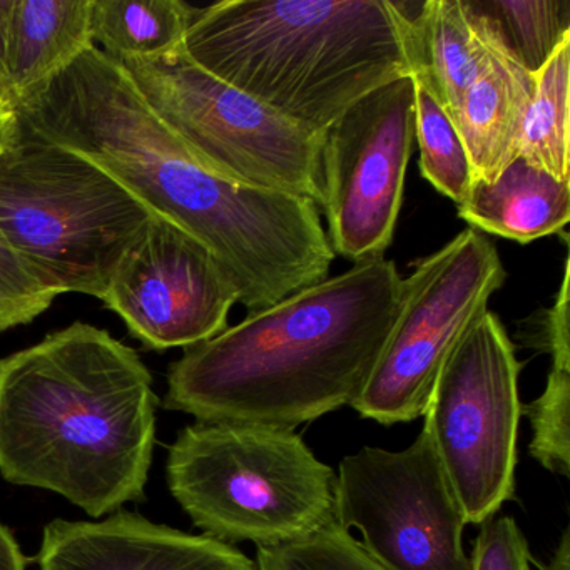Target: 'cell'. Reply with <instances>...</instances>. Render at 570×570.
Masks as SVG:
<instances>
[{
  "label": "cell",
  "mask_w": 570,
  "mask_h": 570,
  "mask_svg": "<svg viewBox=\"0 0 570 570\" xmlns=\"http://www.w3.org/2000/svg\"><path fill=\"white\" fill-rule=\"evenodd\" d=\"M18 111L22 131L88 159L198 238L249 313L328 278L335 253L315 203L209 171L96 46Z\"/></svg>",
  "instance_id": "cell-1"
},
{
  "label": "cell",
  "mask_w": 570,
  "mask_h": 570,
  "mask_svg": "<svg viewBox=\"0 0 570 570\" xmlns=\"http://www.w3.org/2000/svg\"><path fill=\"white\" fill-rule=\"evenodd\" d=\"M403 279L379 256L249 313L169 366L166 409L293 430L352 406L395 325Z\"/></svg>",
  "instance_id": "cell-2"
},
{
  "label": "cell",
  "mask_w": 570,
  "mask_h": 570,
  "mask_svg": "<svg viewBox=\"0 0 570 570\" xmlns=\"http://www.w3.org/2000/svg\"><path fill=\"white\" fill-rule=\"evenodd\" d=\"M158 396L141 356L76 322L0 358V473L99 519L145 499Z\"/></svg>",
  "instance_id": "cell-3"
},
{
  "label": "cell",
  "mask_w": 570,
  "mask_h": 570,
  "mask_svg": "<svg viewBox=\"0 0 570 570\" xmlns=\"http://www.w3.org/2000/svg\"><path fill=\"white\" fill-rule=\"evenodd\" d=\"M183 51L313 136L412 75L410 2L225 0L198 9Z\"/></svg>",
  "instance_id": "cell-4"
},
{
  "label": "cell",
  "mask_w": 570,
  "mask_h": 570,
  "mask_svg": "<svg viewBox=\"0 0 570 570\" xmlns=\"http://www.w3.org/2000/svg\"><path fill=\"white\" fill-rule=\"evenodd\" d=\"M168 485L205 535L273 547L335 520L336 473L293 430L196 422L169 446Z\"/></svg>",
  "instance_id": "cell-5"
},
{
  "label": "cell",
  "mask_w": 570,
  "mask_h": 570,
  "mask_svg": "<svg viewBox=\"0 0 570 570\" xmlns=\"http://www.w3.org/2000/svg\"><path fill=\"white\" fill-rule=\"evenodd\" d=\"M153 216L118 179L28 132L0 158V232L61 295L105 298Z\"/></svg>",
  "instance_id": "cell-6"
},
{
  "label": "cell",
  "mask_w": 570,
  "mask_h": 570,
  "mask_svg": "<svg viewBox=\"0 0 570 570\" xmlns=\"http://www.w3.org/2000/svg\"><path fill=\"white\" fill-rule=\"evenodd\" d=\"M121 66L156 118L209 171L323 205V136L209 75L183 48Z\"/></svg>",
  "instance_id": "cell-7"
},
{
  "label": "cell",
  "mask_w": 570,
  "mask_h": 570,
  "mask_svg": "<svg viewBox=\"0 0 570 570\" xmlns=\"http://www.w3.org/2000/svg\"><path fill=\"white\" fill-rule=\"evenodd\" d=\"M520 368L505 326L487 309L443 363L423 412L466 523L515 499Z\"/></svg>",
  "instance_id": "cell-8"
},
{
  "label": "cell",
  "mask_w": 570,
  "mask_h": 570,
  "mask_svg": "<svg viewBox=\"0 0 570 570\" xmlns=\"http://www.w3.org/2000/svg\"><path fill=\"white\" fill-rule=\"evenodd\" d=\"M505 278L495 245L473 228L416 263L403 279L402 308L353 409L382 425L423 416L443 363Z\"/></svg>",
  "instance_id": "cell-9"
},
{
  "label": "cell",
  "mask_w": 570,
  "mask_h": 570,
  "mask_svg": "<svg viewBox=\"0 0 570 570\" xmlns=\"http://www.w3.org/2000/svg\"><path fill=\"white\" fill-rule=\"evenodd\" d=\"M335 520L386 570H470L465 517L425 429L409 449L365 446L340 462Z\"/></svg>",
  "instance_id": "cell-10"
},
{
  "label": "cell",
  "mask_w": 570,
  "mask_h": 570,
  "mask_svg": "<svg viewBox=\"0 0 570 570\" xmlns=\"http://www.w3.org/2000/svg\"><path fill=\"white\" fill-rule=\"evenodd\" d=\"M412 76L346 109L322 141L323 209L335 255L360 263L393 242L415 138Z\"/></svg>",
  "instance_id": "cell-11"
},
{
  "label": "cell",
  "mask_w": 570,
  "mask_h": 570,
  "mask_svg": "<svg viewBox=\"0 0 570 570\" xmlns=\"http://www.w3.org/2000/svg\"><path fill=\"white\" fill-rule=\"evenodd\" d=\"M142 345L191 348L228 328L235 286L191 233L155 215L101 299Z\"/></svg>",
  "instance_id": "cell-12"
},
{
  "label": "cell",
  "mask_w": 570,
  "mask_h": 570,
  "mask_svg": "<svg viewBox=\"0 0 570 570\" xmlns=\"http://www.w3.org/2000/svg\"><path fill=\"white\" fill-rule=\"evenodd\" d=\"M36 562L39 570H256L229 543L159 525L129 510L102 522L52 520Z\"/></svg>",
  "instance_id": "cell-13"
},
{
  "label": "cell",
  "mask_w": 570,
  "mask_h": 570,
  "mask_svg": "<svg viewBox=\"0 0 570 570\" xmlns=\"http://www.w3.org/2000/svg\"><path fill=\"white\" fill-rule=\"evenodd\" d=\"M492 35L489 61L463 92L453 116L473 179L487 183L495 181L519 155L523 119L535 89L533 75L507 52L493 29Z\"/></svg>",
  "instance_id": "cell-14"
},
{
  "label": "cell",
  "mask_w": 570,
  "mask_h": 570,
  "mask_svg": "<svg viewBox=\"0 0 570 570\" xmlns=\"http://www.w3.org/2000/svg\"><path fill=\"white\" fill-rule=\"evenodd\" d=\"M492 29L470 0L410 2L412 75L452 118L492 51Z\"/></svg>",
  "instance_id": "cell-15"
},
{
  "label": "cell",
  "mask_w": 570,
  "mask_h": 570,
  "mask_svg": "<svg viewBox=\"0 0 570 570\" xmlns=\"http://www.w3.org/2000/svg\"><path fill=\"white\" fill-rule=\"evenodd\" d=\"M92 0H16L6 101L19 109L46 91L89 48Z\"/></svg>",
  "instance_id": "cell-16"
},
{
  "label": "cell",
  "mask_w": 570,
  "mask_h": 570,
  "mask_svg": "<svg viewBox=\"0 0 570 570\" xmlns=\"http://www.w3.org/2000/svg\"><path fill=\"white\" fill-rule=\"evenodd\" d=\"M459 216L476 232L535 242L562 232L570 218V179H556L517 156L495 181L473 179Z\"/></svg>",
  "instance_id": "cell-17"
},
{
  "label": "cell",
  "mask_w": 570,
  "mask_h": 570,
  "mask_svg": "<svg viewBox=\"0 0 570 570\" xmlns=\"http://www.w3.org/2000/svg\"><path fill=\"white\" fill-rule=\"evenodd\" d=\"M196 11L181 0H92V45L119 65L163 58L183 48Z\"/></svg>",
  "instance_id": "cell-18"
},
{
  "label": "cell",
  "mask_w": 570,
  "mask_h": 570,
  "mask_svg": "<svg viewBox=\"0 0 570 570\" xmlns=\"http://www.w3.org/2000/svg\"><path fill=\"white\" fill-rule=\"evenodd\" d=\"M569 72L570 36L533 75L535 89L523 119L517 155L560 181L570 179Z\"/></svg>",
  "instance_id": "cell-19"
},
{
  "label": "cell",
  "mask_w": 570,
  "mask_h": 570,
  "mask_svg": "<svg viewBox=\"0 0 570 570\" xmlns=\"http://www.w3.org/2000/svg\"><path fill=\"white\" fill-rule=\"evenodd\" d=\"M503 48L535 75L570 36L569 0H470Z\"/></svg>",
  "instance_id": "cell-20"
},
{
  "label": "cell",
  "mask_w": 570,
  "mask_h": 570,
  "mask_svg": "<svg viewBox=\"0 0 570 570\" xmlns=\"http://www.w3.org/2000/svg\"><path fill=\"white\" fill-rule=\"evenodd\" d=\"M415 88V138L423 178L456 206L462 205L473 183V169L459 129L429 89L413 78Z\"/></svg>",
  "instance_id": "cell-21"
},
{
  "label": "cell",
  "mask_w": 570,
  "mask_h": 570,
  "mask_svg": "<svg viewBox=\"0 0 570 570\" xmlns=\"http://www.w3.org/2000/svg\"><path fill=\"white\" fill-rule=\"evenodd\" d=\"M256 570H386L338 523L312 535L258 547Z\"/></svg>",
  "instance_id": "cell-22"
},
{
  "label": "cell",
  "mask_w": 570,
  "mask_h": 570,
  "mask_svg": "<svg viewBox=\"0 0 570 570\" xmlns=\"http://www.w3.org/2000/svg\"><path fill=\"white\" fill-rule=\"evenodd\" d=\"M532 423L529 453L549 472L570 475V366L552 365L546 390L522 406Z\"/></svg>",
  "instance_id": "cell-23"
},
{
  "label": "cell",
  "mask_w": 570,
  "mask_h": 570,
  "mask_svg": "<svg viewBox=\"0 0 570 570\" xmlns=\"http://www.w3.org/2000/svg\"><path fill=\"white\" fill-rule=\"evenodd\" d=\"M61 296L0 232V332L29 325Z\"/></svg>",
  "instance_id": "cell-24"
},
{
  "label": "cell",
  "mask_w": 570,
  "mask_h": 570,
  "mask_svg": "<svg viewBox=\"0 0 570 570\" xmlns=\"http://www.w3.org/2000/svg\"><path fill=\"white\" fill-rule=\"evenodd\" d=\"M469 560L470 570H530L533 559L515 520L502 515L480 523Z\"/></svg>",
  "instance_id": "cell-25"
},
{
  "label": "cell",
  "mask_w": 570,
  "mask_h": 570,
  "mask_svg": "<svg viewBox=\"0 0 570 570\" xmlns=\"http://www.w3.org/2000/svg\"><path fill=\"white\" fill-rule=\"evenodd\" d=\"M523 338L527 345L549 353L552 365L570 366L569 259L563 268L562 285L557 293L556 303L539 320L529 323Z\"/></svg>",
  "instance_id": "cell-26"
},
{
  "label": "cell",
  "mask_w": 570,
  "mask_h": 570,
  "mask_svg": "<svg viewBox=\"0 0 570 570\" xmlns=\"http://www.w3.org/2000/svg\"><path fill=\"white\" fill-rule=\"evenodd\" d=\"M14 8L16 0H0V99L4 102H8L6 101V78H8L9 38H11Z\"/></svg>",
  "instance_id": "cell-27"
},
{
  "label": "cell",
  "mask_w": 570,
  "mask_h": 570,
  "mask_svg": "<svg viewBox=\"0 0 570 570\" xmlns=\"http://www.w3.org/2000/svg\"><path fill=\"white\" fill-rule=\"evenodd\" d=\"M22 126L21 116L8 102H0V158L19 141Z\"/></svg>",
  "instance_id": "cell-28"
},
{
  "label": "cell",
  "mask_w": 570,
  "mask_h": 570,
  "mask_svg": "<svg viewBox=\"0 0 570 570\" xmlns=\"http://www.w3.org/2000/svg\"><path fill=\"white\" fill-rule=\"evenodd\" d=\"M0 570H28V559L22 553L11 530L0 522Z\"/></svg>",
  "instance_id": "cell-29"
},
{
  "label": "cell",
  "mask_w": 570,
  "mask_h": 570,
  "mask_svg": "<svg viewBox=\"0 0 570 570\" xmlns=\"http://www.w3.org/2000/svg\"><path fill=\"white\" fill-rule=\"evenodd\" d=\"M539 570H570V529L567 527L560 537L559 546L553 552L552 559L547 563H539L533 560Z\"/></svg>",
  "instance_id": "cell-30"
},
{
  "label": "cell",
  "mask_w": 570,
  "mask_h": 570,
  "mask_svg": "<svg viewBox=\"0 0 570 570\" xmlns=\"http://www.w3.org/2000/svg\"><path fill=\"white\" fill-rule=\"evenodd\" d=\"M0 102H4V101H2V99H0Z\"/></svg>",
  "instance_id": "cell-31"
}]
</instances>
